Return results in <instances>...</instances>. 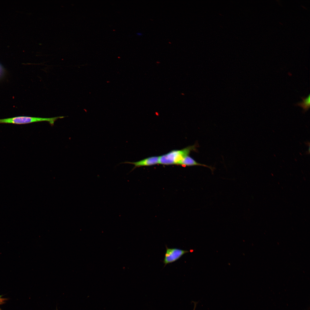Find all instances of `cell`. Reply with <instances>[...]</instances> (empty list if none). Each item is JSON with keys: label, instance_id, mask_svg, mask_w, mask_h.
<instances>
[{"label": "cell", "instance_id": "6da1fadb", "mask_svg": "<svg viewBox=\"0 0 310 310\" xmlns=\"http://www.w3.org/2000/svg\"><path fill=\"white\" fill-rule=\"evenodd\" d=\"M197 144L188 146L180 150H174L159 156V164L165 165H179L181 160L189 155L192 151H196Z\"/></svg>", "mask_w": 310, "mask_h": 310}, {"label": "cell", "instance_id": "7a4b0ae2", "mask_svg": "<svg viewBox=\"0 0 310 310\" xmlns=\"http://www.w3.org/2000/svg\"><path fill=\"white\" fill-rule=\"evenodd\" d=\"M59 117L45 118L32 117L27 116H19L13 118L0 119V123H12L16 124H24L34 122L46 121L51 125H53L55 122Z\"/></svg>", "mask_w": 310, "mask_h": 310}, {"label": "cell", "instance_id": "3957f363", "mask_svg": "<svg viewBox=\"0 0 310 310\" xmlns=\"http://www.w3.org/2000/svg\"><path fill=\"white\" fill-rule=\"evenodd\" d=\"M166 251L163 263L164 266L167 264L173 262L179 259L184 254L189 251L176 248H169L166 246Z\"/></svg>", "mask_w": 310, "mask_h": 310}, {"label": "cell", "instance_id": "277c9868", "mask_svg": "<svg viewBox=\"0 0 310 310\" xmlns=\"http://www.w3.org/2000/svg\"><path fill=\"white\" fill-rule=\"evenodd\" d=\"M120 164H129L134 165L135 166L132 169L131 171L137 167L150 166L159 164V156H151L136 162L127 161Z\"/></svg>", "mask_w": 310, "mask_h": 310}, {"label": "cell", "instance_id": "5b68a950", "mask_svg": "<svg viewBox=\"0 0 310 310\" xmlns=\"http://www.w3.org/2000/svg\"><path fill=\"white\" fill-rule=\"evenodd\" d=\"M179 165L183 166H199L207 167L210 169L212 172L214 170V168L206 165L201 164L197 162L193 158L189 156H187L184 158L179 164Z\"/></svg>", "mask_w": 310, "mask_h": 310}, {"label": "cell", "instance_id": "8992f818", "mask_svg": "<svg viewBox=\"0 0 310 310\" xmlns=\"http://www.w3.org/2000/svg\"><path fill=\"white\" fill-rule=\"evenodd\" d=\"M303 101L301 102H298L295 104V106H299L301 107L303 109V112L307 111L310 108V95L307 97H301Z\"/></svg>", "mask_w": 310, "mask_h": 310}, {"label": "cell", "instance_id": "52a82bcc", "mask_svg": "<svg viewBox=\"0 0 310 310\" xmlns=\"http://www.w3.org/2000/svg\"><path fill=\"white\" fill-rule=\"evenodd\" d=\"M193 302L194 304V308H193V310H195L196 308L197 305V302Z\"/></svg>", "mask_w": 310, "mask_h": 310}, {"label": "cell", "instance_id": "ba28073f", "mask_svg": "<svg viewBox=\"0 0 310 310\" xmlns=\"http://www.w3.org/2000/svg\"><path fill=\"white\" fill-rule=\"evenodd\" d=\"M5 300V299L1 298V297L0 296V304H2Z\"/></svg>", "mask_w": 310, "mask_h": 310}, {"label": "cell", "instance_id": "9c48e42d", "mask_svg": "<svg viewBox=\"0 0 310 310\" xmlns=\"http://www.w3.org/2000/svg\"><path fill=\"white\" fill-rule=\"evenodd\" d=\"M136 34L138 36H142V34L141 33L137 32L136 33Z\"/></svg>", "mask_w": 310, "mask_h": 310}]
</instances>
